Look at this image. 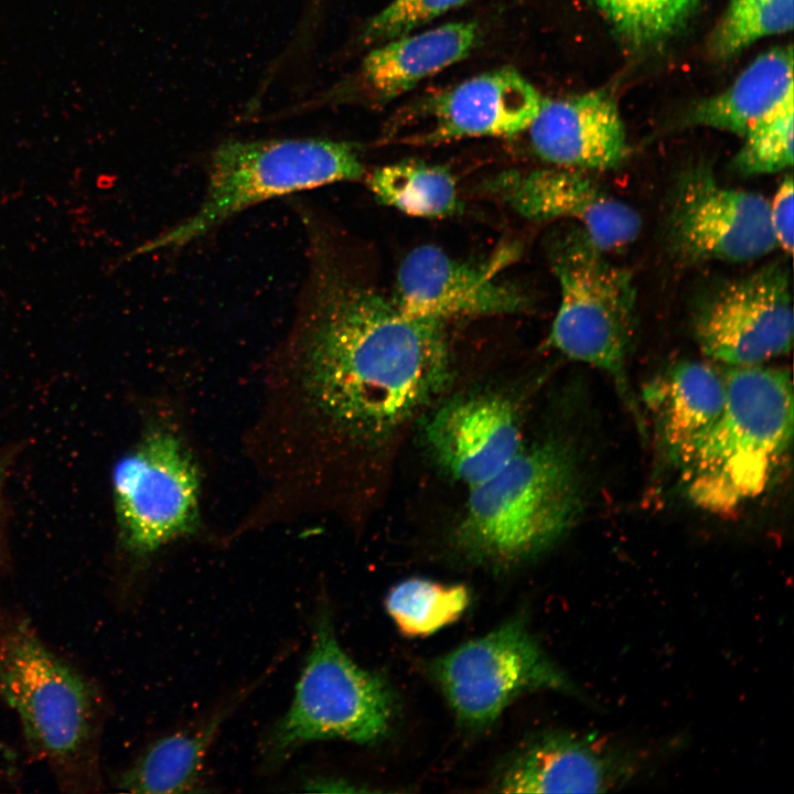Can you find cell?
Listing matches in <instances>:
<instances>
[{
  "label": "cell",
  "instance_id": "6da1fadb",
  "mask_svg": "<svg viewBox=\"0 0 794 794\" xmlns=\"http://www.w3.org/2000/svg\"><path fill=\"white\" fill-rule=\"evenodd\" d=\"M308 273L277 362L279 395L302 448L396 429L450 379L446 324L404 313L344 266L308 221Z\"/></svg>",
  "mask_w": 794,
  "mask_h": 794
},
{
  "label": "cell",
  "instance_id": "7a4b0ae2",
  "mask_svg": "<svg viewBox=\"0 0 794 794\" xmlns=\"http://www.w3.org/2000/svg\"><path fill=\"white\" fill-rule=\"evenodd\" d=\"M0 697L18 716L29 750L46 763L62 791H98L101 696L17 614L0 616Z\"/></svg>",
  "mask_w": 794,
  "mask_h": 794
},
{
  "label": "cell",
  "instance_id": "3957f363",
  "mask_svg": "<svg viewBox=\"0 0 794 794\" xmlns=\"http://www.w3.org/2000/svg\"><path fill=\"white\" fill-rule=\"evenodd\" d=\"M469 490L454 547L492 569H511L552 547L582 504L575 460L556 441L523 447L498 473Z\"/></svg>",
  "mask_w": 794,
  "mask_h": 794
},
{
  "label": "cell",
  "instance_id": "277c9868",
  "mask_svg": "<svg viewBox=\"0 0 794 794\" xmlns=\"http://www.w3.org/2000/svg\"><path fill=\"white\" fill-rule=\"evenodd\" d=\"M722 412L680 469L689 500L719 515L763 494L788 459L793 389L788 371L729 367Z\"/></svg>",
  "mask_w": 794,
  "mask_h": 794
},
{
  "label": "cell",
  "instance_id": "5b68a950",
  "mask_svg": "<svg viewBox=\"0 0 794 794\" xmlns=\"http://www.w3.org/2000/svg\"><path fill=\"white\" fill-rule=\"evenodd\" d=\"M207 168L196 211L129 257L179 249L259 203L365 175L353 143L320 138L227 140L212 152Z\"/></svg>",
  "mask_w": 794,
  "mask_h": 794
},
{
  "label": "cell",
  "instance_id": "8992f818",
  "mask_svg": "<svg viewBox=\"0 0 794 794\" xmlns=\"http://www.w3.org/2000/svg\"><path fill=\"white\" fill-rule=\"evenodd\" d=\"M605 254L572 222L550 237L548 258L560 302L549 341L569 358L609 375L620 397L636 410L626 375L636 290L631 272Z\"/></svg>",
  "mask_w": 794,
  "mask_h": 794
},
{
  "label": "cell",
  "instance_id": "52a82bcc",
  "mask_svg": "<svg viewBox=\"0 0 794 794\" xmlns=\"http://www.w3.org/2000/svg\"><path fill=\"white\" fill-rule=\"evenodd\" d=\"M395 709L387 682L346 654L323 609L293 699L268 740V752L279 759L300 745L326 739L376 743L387 734Z\"/></svg>",
  "mask_w": 794,
  "mask_h": 794
},
{
  "label": "cell",
  "instance_id": "ba28073f",
  "mask_svg": "<svg viewBox=\"0 0 794 794\" xmlns=\"http://www.w3.org/2000/svg\"><path fill=\"white\" fill-rule=\"evenodd\" d=\"M428 670L460 726L474 731L491 727L525 694L572 689L523 615L437 657Z\"/></svg>",
  "mask_w": 794,
  "mask_h": 794
},
{
  "label": "cell",
  "instance_id": "9c48e42d",
  "mask_svg": "<svg viewBox=\"0 0 794 794\" xmlns=\"http://www.w3.org/2000/svg\"><path fill=\"white\" fill-rule=\"evenodd\" d=\"M118 543L147 559L194 529L200 479L175 432L152 427L115 463L111 474Z\"/></svg>",
  "mask_w": 794,
  "mask_h": 794
},
{
  "label": "cell",
  "instance_id": "30bf717a",
  "mask_svg": "<svg viewBox=\"0 0 794 794\" xmlns=\"http://www.w3.org/2000/svg\"><path fill=\"white\" fill-rule=\"evenodd\" d=\"M693 330L702 353L728 367L788 353L794 316L787 266L775 261L719 286L698 305Z\"/></svg>",
  "mask_w": 794,
  "mask_h": 794
},
{
  "label": "cell",
  "instance_id": "8fae6325",
  "mask_svg": "<svg viewBox=\"0 0 794 794\" xmlns=\"http://www.w3.org/2000/svg\"><path fill=\"white\" fill-rule=\"evenodd\" d=\"M667 230L672 253L687 264L747 262L777 247L770 202L722 185L705 167L691 168L680 178Z\"/></svg>",
  "mask_w": 794,
  "mask_h": 794
},
{
  "label": "cell",
  "instance_id": "7c38bea8",
  "mask_svg": "<svg viewBox=\"0 0 794 794\" xmlns=\"http://www.w3.org/2000/svg\"><path fill=\"white\" fill-rule=\"evenodd\" d=\"M517 255L516 247L503 246L482 261H469L434 245L418 246L401 261L391 299L408 315L443 324L519 312L527 299L502 278Z\"/></svg>",
  "mask_w": 794,
  "mask_h": 794
},
{
  "label": "cell",
  "instance_id": "4fadbf2b",
  "mask_svg": "<svg viewBox=\"0 0 794 794\" xmlns=\"http://www.w3.org/2000/svg\"><path fill=\"white\" fill-rule=\"evenodd\" d=\"M484 186L525 218L579 225L605 253L626 247L641 230L637 212L608 194L582 170L555 165L507 170Z\"/></svg>",
  "mask_w": 794,
  "mask_h": 794
},
{
  "label": "cell",
  "instance_id": "5bb4252c",
  "mask_svg": "<svg viewBox=\"0 0 794 794\" xmlns=\"http://www.w3.org/2000/svg\"><path fill=\"white\" fill-rule=\"evenodd\" d=\"M425 439L439 465L469 489L498 473L524 447L515 405L493 393L442 405L429 418Z\"/></svg>",
  "mask_w": 794,
  "mask_h": 794
},
{
  "label": "cell",
  "instance_id": "9a60e30c",
  "mask_svg": "<svg viewBox=\"0 0 794 794\" xmlns=\"http://www.w3.org/2000/svg\"><path fill=\"white\" fill-rule=\"evenodd\" d=\"M630 759L591 736L540 733L498 768L494 791L502 793H599L632 775Z\"/></svg>",
  "mask_w": 794,
  "mask_h": 794
},
{
  "label": "cell",
  "instance_id": "2e32d148",
  "mask_svg": "<svg viewBox=\"0 0 794 794\" xmlns=\"http://www.w3.org/2000/svg\"><path fill=\"white\" fill-rule=\"evenodd\" d=\"M546 97L517 69L501 67L470 77L434 96L425 142L511 137L527 131Z\"/></svg>",
  "mask_w": 794,
  "mask_h": 794
},
{
  "label": "cell",
  "instance_id": "e0dca14e",
  "mask_svg": "<svg viewBox=\"0 0 794 794\" xmlns=\"http://www.w3.org/2000/svg\"><path fill=\"white\" fill-rule=\"evenodd\" d=\"M527 131L537 155L555 167L610 170L629 154L619 107L605 90L546 98Z\"/></svg>",
  "mask_w": 794,
  "mask_h": 794
},
{
  "label": "cell",
  "instance_id": "ac0fdd59",
  "mask_svg": "<svg viewBox=\"0 0 794 794\" xmlns=\"http://www.w3.org/2000/svg\"><path fill=\"white\" fill-rule=\"evenodd\" d=\"M478 40L479 26L474 21L447 22L389 39L365 56L364 82L377 100L388 103L464 60Z\"/></svg>",
  "mask_w": 794,
  "mask_h": 794
},
{
  "label": "cell",
  "instance_id": "d6986e66",
  "mask_svg": "<svg viewBox=\"0 0 794 794\" xmlns=\"http://www.w3.org/2000/svg\"><path fill=\"white\" fill-rule=\"evenodd\" d=\"M726 374L697 361L676 364L652 388L663 447L682 469L720 417L726 403Z\"/></svg>",
  "mask_w": 794,
  "mask_h": 794
},
{
  "label": "cell",
  "instance_id": "ffe728a7",
  "mask_svg": "<svg viewBox=\"0 0 794 794\" xmlns=\"http://www.w3.org/2000/svg\"><path fill=\"white\" fill-rule=\"evenodd\" d=\"M792 96V46L774 47L758 55L727 89L698 103L686 122L743 138Z\"/></svg>",
  "mask_w": 794,
  "mask_h": 794
},
{
  "label": "cell",
  "instance_id": "44dd1931",
  "mask_svg": "<svg viewBox=\"0 0 794 794\" xmlns=\"http://www.w3.org/2000/svg\"><path fill=\"white\" fill-rule=\"evenodd\" d=\"M229 712L222 707L203 722L152 743L118 777L121 791L184 793L197 786L206 754Z\"/></svg>",
  "mask_w": 794,
  "mask_h": 794
},
{
  "label": "cell",
  "instance_id": "7402d4cb",
  "mask_svg": "<svg viewBox=\"0 0 794 794\" xmlns=\"http://www.w3.org/2000/svg\"><path fill=\"white\" fill-rule=\"evenodd\" d=\"M366 184L378 202L411 216L442 218L460 211L455 179L442 165L391 163L369 173Z\"/></svg>",
  "mask_w": 794,
  "mask_h": 794
},
{
  "label": "cell",
  "instance_id": "603a6c76",
  "mask_svg": "<svg viewBox=\"0 0 794 794\" xmlns=\"http://www.w3.org/2000/svg\"><path fill=\"white\" fill-rule=\"evenodd\" d=\"M470 603L464 584H444L426 578H409L395 584L385 598V609L401 634L427 636L461 618Z\"/></svg>",
  "mask_w": 794,
  "mask_h": 794
},
{
  "label": "cell",
  "instance_id": "cb8c5ba5",
  "mask_svg": "<svg viewBox=\"0 0 794 794\" xmlns=\"http://www.w3.org/2000/svg\"><path fill=\"white\" fill-rule=\"evenodd\" d=\"M794 0H730L708 40V52L727 60L755 41L793 29Z\"/></svg>",
  "mask_w": 794,
  "mask_h": 794
},
{
  "label": "cell",
  "instance_id": "d4e9b609",
  "mask_svg": "<svg viewBox=\"0 0 794 794\" xmlns=\"http://www.w3.org/2000/svg\"><path fill=\"white\" fill-rule=\"evenodd\" d=\"M619 33L636 43L661 40L682 26L697 0H593Z\"/></svg>",
  "mask_w": 794,
  "mask_h": 794
},
{
  "label": "cell",
  "instance_id": "484cf974",
  "mask_svg": "<svg viewBox=\"0 0 794 794\" xmlns=\"http://www.w3.org/2000/svg\"><path fill=\"white\" fill-rule=\"evenodd\" d=\"M793 96L755 124L733 160L742 175L770 174L793 164Z\"/></svg>",
  "mask_w": 794,
  "mask_h": 794
},
{
  "label": "cell",
  "instance_id": "4316f807",
  "mask_svg": "<svg viewBox=\"0 0 794 794\" xmlns=\"http://www.w3.org/2000/svg\"><path fill=\"white\" fill-rule=\"evenodd\" d=\"M470 0H391L366 24L363 37L371 44L414 32Z\"/></svg>",
  "mask_w": 794,
  "mask_h": 794
},
{
  "label": "cell",
  "instance_id": "83f0119b",
  "mask_svg": "<svg viewBox=\"0 0 794 794\" xmlns=\"http://www.w3.org/2000/svg\"><path fill=\"white\" fill-rule=\"evenodd\" d=\"M793 179L787 174L770 202V222L777 247L791 255L793 250Z\"/></svg>",
  "mask_w": 794,
  "mask_h": 794
},
{
  "label": "cell",
  "instance_id": "f1b7e54d",
  "mask_svg": "<svg viewBox=\"0 0 794 794\" xmlns=\"http://www.w3.org/2000/svg\"><path fill=\"white\" fill-rule=\"evenodd\" d=\"M12 457L9 452L0 454V565H4L8 558V546L6 536V503H4V486L10 469Z\"/></svg>",
  "mask_w": 794,
  "mask_h": 794
}]
</instances>
